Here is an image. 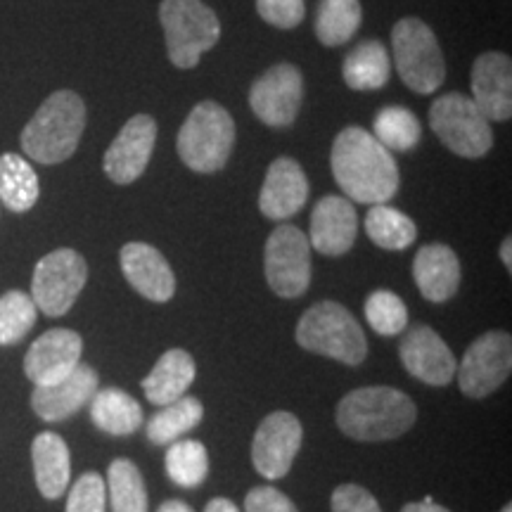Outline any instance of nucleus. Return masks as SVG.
<instances>
[{
	"label": "nucleus",
	"instance_id": "nucleus-11",
	"mask_svg": "<svg viewBox=\"0 0 512 512\" xmlns=\"http://www.w3.org/2000/svg\"><path fill=\"white\" fill-rule=\"evenodd\" d=\"M512 370V337L503 330L484 332L470 344L463 361L458 363L456 377L460 392L470 399H484L494 394L510 377Z\"/></svg>",
	"mask_w": 512,
	"mask_h": 512
},
{
	"label": "nucleus",
	"instance_id": "nucleus-19",
	"mask_svg": "<svg viewBox=\"0 0 512 512\" xmlns=\"http://www.w3.org/2000/svg\"><path fill=\"white\" fill-rule=\"evenodd\" d=\"M472 102L486 121L512 117V62L505 53H484L472 64Z\"/></svg>",
	"mask_w": 512,
	"mask_h": 512
},
{
	"label": "nucleus",
	"instance_id": "nucleus-1",
	"mask_svg": "<svg viewBox=\"0 0 512 512\" xmlns=\"http://www.w3.org/2000/svg\"><path fill=\"white\" fill-rule=\"evenodd\" d=\"M332 176L344 195L358 204H387L401 176L392 152L361 126L339 131L330 152Z\"/></svg>",
	"mask_w": 512,
	"mask_h": 512
},
{
	"label": "nucleus",
	"instance_id": "nucleus-14",
	"mask_svg": "<svg viewBox=\"0 0 512 512\" xmlns=\"http://www.w3.org/2000/svg\"><path fill=\"white\" fill-rule=\"evenodd\" d=\"M157 143V121L150 114H136L124 124L119 136L105 152V174L112 183L128 185L138 181L150 164Z\"/></svg>",
	"mask_w": 512,
	"mask_h": 512
},
{
	"label": "nucleus",
	"instance_id": "nucleus-5",
	"mask_svg": "<svg viewBox=\"0 0 512 512\" xmlns=\"http://www.w3.org/2000/svg\"><path fill=\"white\" fill-rule=\"evenodd\" d=\"M299 347L311 354L328 356L344 366H361L368 356L366 332L349 309L337 302H318L299 318Z\"/></svg>",
	"mask_w": 512,
	"mask_h": 512
},
{
	"label": "nucleus",
	"instance_id": "nucleus-9",
	"mask_svg": "<svg viewBox=\"0 0 512 512\" xmlns=\"http://www.w3.org/2000/svg\"><path fill=\"white\" fill-rule=\"evenodd\" d=\"M88 280L86 259L76 249L62 247L43 256L34 268L31 299L36 309L50 318H60L72 309Z\"/></svg>",
	"mask_w": 512,
	"mask_h": 512
},
{
	"label": "nucleus",
	"instance_id": "nucleus-44",
	"mask_svg": "<svg viewBox=\"0 0 512 512\" xmlns=\"http://www.w3.org/2000/svg\"><path fill=\"white\" fill-rule=\"evenodd\" d=\"M501 512H512V505H510V503H508V505H505V508H503V510H501Z\"/></svg>",
	"mask_w": 512,
	"mask_h": 512
},
{
	"label": "nucleus",
	"instance_id": "nucleus-12",
	"mask_svg": "<svg viewBox=\"0 0 512 512\" xmlns=\"http://www.w3.org/2000/svg\"><path fill=\"white\" fill-rule=\"evenodd\" d=\"M304 98L302 72L290 62L275 64L252 83L249 107L261 124L271 128H287L297 119Z\"/></svg>",
	"mask_w": 512,
	"mask_h": 512
},
{
	"label": "nucleus",
	"instance_id": "nucleus-20",
	"mask_svg": "<svg viewBox=\"0 0 512 512\" xmlns=\"http://www.w3.org/2000/svg\"><path fill=\"white\" fill-rule=\"evenodd\" d=\"M358 216L347 197H323L311 214L309 245L325 256H342L354 247Z\"/></svg>",
	"mask_w": 512,
	"mask_h": 512
},
{
	"label": "nucleus",
	"instance_id": "nucleus-2",
	"mask_svg": "<svg viewBox=\"0 0 512 512\" xmlns=\"http://www.w3.org/2000/svg\"><path fill=\"white\" fill-rule=\"evenodd\" d=\"M415 418V403L394 387L354 389L337 406V427L354 441L399 439Z\"/></svg>",
	"mask_w": 512,
	"mask_h": 512
},
{
	"label": "nucleus",
	"instance_id": "nucleus-37",
	"mask_svg": "<svg viewBox=\"0 0 512 512\" xmlns=\"http://www.w3.org/2000/svg\"><path fill=\"white\" fill-rule=\"evenodd\" d=\"M256 12L275 29H294L304 22V0H256Z\"/></svg>",
	"mask_w": 512,
	"mask_h": 512
},
{
	"label": "nucleus",
	"instance_id": "nucleus-39",
	"mask_svg": "<svg viewBox=\"0 0 512 512\" xmlns=\"http://www.w3.org/2000/svg\"><path fill=\"white\" fill-rule=\"evenodd\" d=\"M245 512H299L283 491L273 486H256L245 498Z\"/></svg>",
	"mask_w": 512,
	"mask_h": 512
},
{
	"label": "nucleus",
	"instance_id": "nucleus-13",
	"mask_svg": "<svg viewBox=\"0 0 512 512\" xmlns=\"http://www.w3.org/2000/svg\"><path fill=\"white\" fill-rule=\"evenodd\" d=\"M302 422L287 411L266 415L252 439V465L261 477L283 479L302 448Z\"/></svg>",
	"mask_w": 512,
	"mask_h": 512
},
{
	"label": "nucleus",
	"instance_id": "nucleus-10",
	"mask_svg": "<svg viewBox=\"0 0 512 512\" xmlns=\"http://www.w3.org/2000/svg\"><path fill=\"white\" fill-rule=\"evenodd\" d=\"M268 287L283 299H297L311 285V245L297 226H278L264 249Z\"/></svg>",
	"mask_w": 512,
	"mask_h": 512
},
{
	"label": "nucleus",
	"instance_id": "nucleus-17",
	"mask_svg": "<svg viewBox=\"0 0 512 512\" xmlns=\"http://www.w3.org/2000/svg\"><path fill=\"white\" fill-rule=\"evenodd\" d=\"M119 264L133 290L150 302L164 304L176 294V275L169 261L147 242H128L121 247Z\"/></svg>",
	"mask_w": 512,
	"mask_h": 512
},
{
	"label": "nucleus",
	"instance_id": "nucleus-4",
	"mask_svg": "<svg viewBox=\"0 0 512 512\" xmlns=\"http://www.w3.org/2000/svg\"><path fill=\"white\" fill-rule=\"evenodd\" d=\"M235 145V121L219 102L204 100L192 107L178 131L181 162L195 174H216L228 164Z\"/></svg>",
	"mask_w": 512,
	"mask_h": 512
},
{
	"label": "nucleus",
	"instance_id": "nucleus-6",
	"mask_svg": "<svg viewBox=\"0 0 512 512\" xmlns=\"http://www.w3.org/2000/svg\"><path fill=\"white\" fill-rule=\"evenodd\" d=\"M159 22L166 36L169 60L178 69L197 67L200 57L221 38L219 17L202 0H162Z\"/></svg>",
	"mask_w": 512,
	"mask_h": 512
},
{
	"label": "nucleus",
	"instance_id": "nucleus-43",
	"mask_svg": "<svg viewBox=\"0 0 512 512\" xmlns=\"http://www.w3.org/2000/svg\"><path fill=\"white\" fill-rule=\"evenodd\" d=\"M501 261L505 264L508 271H512V240L505 238L503 245H501Z\"/></svg>",
	"mask_w": 512,
	"mask_h": 512
},
{
	"label": "nucleus",
	"instance_id": "nucleus-32",
	"mask_svg": "<svg viewBox=\"0 0 512 512\" xmlns=\"http://www.w3.org/2000/svg\"><path fill=\"white\" fill-rule=\"evenodd\" d=\"M166 475L171 477V482L183 486V489H195L207 479L209 472V456L207 448L200 441L183 439L174 441L166 451L164 458Z\"/></svg>",
	"mask_w": 512,
	"mask_h": 512
},
{
	"label": "nucleus",
	"instance_id": "nucleus-40",
	"mask_svg": "<svg viewBox=\"0 0 512 512\" xmlns=\"http://www.w3.org/2000/svg\"><path fill=\"white\" fill-rule=\"evenodd\" d=\"M401 512H451V510H446L444 505H437L432 498H425V501H418V503H406L401 508Z\"/></svg>",
	"mask_w": 512,
	"mask_h": 512
},
{
	"label": "nucleus",
	"instance_id": "nucleus-21",
	"mask_svg": "<svg viewBox=\"0 0 512 512\" xmlns=\"http://www.w3.org/2000/svg\"><path fill=\"white\" fill-rule=\"evenodd\" d=\"M309 200V178L290 157H278L268 166V174L259 195V209L266 219L285 221L299 214Z\"/></svg>",
	"mask_w": 512,
	"mask_h": 512
},
{
	"label": "nucleus",
	"instance_id": "nucleus-35",
	"mask_svg": "<svg viewBox=\"0 0 512 512\" xmlns=\"http://www.w3.org/2000/svg\"><path fill=\"white\" fill-rule=\"evenodd\" d=\"M366 318L377 335L394 337L408 328V309L399 294L375 290L366 299Z\"/></svg>",
	"mask_w": 512,
	"mask_h": 512
},
{
	"label": "nucleus",
	"instance_id": "nucleus-42",
	"mask_svg": "<svg viewBox=\"0 0 512 512\" xmlns=\"http://www.w3.org/2000/svg\"><path fill=\"white\" fill-rule=\"evenodd\" d=\"M157 512H192V508L183 501H166V503L159 505Z\"/></svg>",
	"mask_w": 512,
	"mask_h": 512
},
{
	"label": "nucleus",
	"instance_id": "nucleus-36",
	"mask_svg": "<svg viewBox=\"0 0 512 512\" xmlns=\"http://www.w3.org/2000/svg\"><path fill=\"white\" fill-rule=\"evenodd\" d=\"M107 508V491L105 479L98 472H86L79 477V482L72 486L67 498V510L64 512H105Z\"/></svg>",
	"mask_w": 512,
	"mask_h": 512
},
{
	"label": "nucleus",
	"instance_id": "nucleus-29",
	"mask_svg": "<svg viewBox=\"0 0 512 512\" xmlns=\"http://www.w3.org/2000/svg\"><path fill=\"white\" fill-rule=\"evenodd\" d=\"M363 22L358 0H320L316 15V36L323 46L337 48L351 41Z\"/></svg>",
	"mask_w": 512,
	"mask_h": 512
},
{
	"label": "nucleus",
	"instance_id": "nucleus-16",
	"mask_svg": "<svg viewBox=\"0 0 512 512\" xmlns=\"http://www.w3.org/2000/svg\"><path fill=\"white\" fill-rule=\"evenodd\" d=\"M399 356L408 373L432 387H444L456 377V356L430 325L408 328L406 337L401 339Z\"/></svg>",
	"mask_w": 512,
	"mask_h": 512
},
{
	"label": "nucleus",
	"instance_id": "nucleus-24",
	"mask_svg": "<svg viewBox=\"0 0 512 512\" xmlns=\"http://www.w3.org/2000/svg\"><path fill=\"white\" fill-rule=\"evenodd\" d=\"M195 375V358L185 349H169L143 380V392L150 403L166 406L185 396L190 384L195 382Z\"/></svg>",
	"mask_w": 512,
	"mask_h": 512
},
{
	"label": "nucleus",
	"instance_id": "nucleus-34",
	"mask_svg": "<svg viewBox=\"0 0 512 512\" xmlns=\"http://www.w3.org/2000/svg\"><path fill=\"white\" fill-rule=\"evenodd\" d=\"M38 309L34 299L22 290H10L0 297V347L17 344L36 325Z\"/></svg>",
	"mask_w": 512,
	"mask_h": 512
},
{
	"label": "nucleus",
	"instance_id": "nucleus-3",
	"mask_svg": "<svg viewBox=\"0 0 512 512\" xmlns=\"http://www.w3.org/2000/svg\"><path fill=\"white\" fill-rule=\"evenodd\" d=\"M86 128V105L74 91H55L24 126L19 143L38 164H62L74 155Z\"/></svg>",
	"mask_w": 512,
	"mask_h": 512
},
{
	"label": "nucleus",
	"instance_id": "nucleus-38",
	"mask_svg": "<svg viewBox=\"0 0 512 512\" xmlns=\"http://www.w3.org/2000/svg\"><path fill=\"white\" fill-rule=\"evenodd\" d=\"M332 512H382L377 498L358 484L337 486L330 501Z\"/></svg>",
	"mask_w": 512,
	"mask_h": 512
},
{
	"label": "nucleus",
	"instance_id": "nucleus-26",
	"mask_svg": "<svg viewBox=\"0 0 512 512\" xmlns=\"http://www.w3.org/2000/svg\"><path fill=\"white\" fill-rule=\"evenodd\" d=\"M392 62H389L387 48L380 41L358 43L344 60L342 74L344 83L351 91H377L389 81Z\"/></svg>",
	"mask_w": 512,
	"mask_h": 512
},
{
	"label": "nucleus",
	"instance_id": "nucleus-25",
	"mask_svg": "<svg viewBox=\"0 0 512 512\" xmlns=\"http://www.w3.org/2000/svg\"><path fill=\"white\" fill-rule=\"evenodd\" d=\"M91 420L100 432L112 434V437H128L143 425V408L124 389H98L91 399Z\"/></svg>",
	"mask_w": 512,
	"mask_h": 512
},
{
	"label": "nucleus",
	"instance_id": "nucleus-41",
	"mask_svg": "<svg viewBox=\"0 0 512 512\" xmlns=\"http://www.w3.org/2000/svg\"><path fill=\"white\" fill-rule=\"evenodd\" d=\"M204 512H240V510H238V505H235L233 501H228V498H214V501H209Z\"/></svg>",
	"mask_w": 512,
	"mask_h": 512
},
{
	"label": "nucleus",
	"instance_id": "nucleus-15",
	"mask_svg": "<svg viewBox=\"0 0 512 512\" xmlns=\"http://www.w3.org/2000/svg\"><path fill=\"white\" fill-rule=\"evenodd\" d=\"M83 339L79 332L55 328L43 332L24 356V373L36 387L60 382L81 363Z\"/></svg>",
	"mask_w": 512,
	"mask_h": 512
},
{
	"label": "nucleus",
	"instance_id": "nucleus-8",
	"mask_svg": "<svg viewBox=\"0 0 512 512\" xmlns=\"http://www.w3.org/2000/svg\"><path fill=\"white\" fill-rule=\"evenodd\" d=\"M430 126L453 155L479 159L494 145L489 121L472 98L463 93H446L432 102Z\"/></svg>",
	"mask_w": 512,
	"mask_h": 512
},
{
	"label": "nucleus",
	"instance_id": "nucleus-18",
	"mask_svg": "<svg viewBox=\"0 0 512 512\" xmlns=\"http://www.w3.org/2000/svg\"><path fill=\"white\" fill-rule=\"evenodd\" d=\"M100 377L91 366L79 363L72 373L62 377L60 382L46 384V387H34L31 394V408L41 420L60 422L79 413L86 403L98 392Z\"/></svg>",
	"mask_w": 512,
	"mask_h": 512
},
{
	"label": "nucleus",
	"instance_id": "nucleus-33",
	"mask_svg": "<svg viewBox=\"0 0 512 512\" xmlns=\"http://www.w3.org/2000/svg\"><path fill=\"white\" fill-rule=\"evenodd\" d=\"M373 136L387 147V150L408 152L420 143L422 126L418 117L406 107H384L377 112L373 121Z\"/></svg>",
	"mask_w": 512,
	"mask_h": 512
},
{
	"label": "nucleus",
	"instance_id": "nucleus-23",
	"mask_svg": "<svg viewBox=\"0 0 512 512\" xmlns=\"http://www.w3.org/2000/svg\"><path fill=\"white\" fill-rule=\"evenodd\" d=\"M31 460H34V477L41 496L48 501L60 498L72 479L67 441L55 432H41L31 444Z\"/></svg>",
	"mask_w": 512,
	"mask_h": 512
},
{
	"label": "nucleus",
	"instance_id": "nucleus-30",
	"mask_svg": "<svg viewBox=\"0 0 512 512\" xmlns=\"http://www.w3.org/2000/svg\"><path fill=\"white\" fill-rule=\"evenodd\" d=\"M366 233L377 247L401 252V249L411 247L418 238V228L413 219L387 204H373L366 216Z\"/></svg>",
	"mask_w": 512,
	"mask_h": 512
},
{
	"label": "nucleus",
	"instance_id": "nucleus-31",
	"mask_svg": "<svg viewBox=\"0 0 512 512\" xmlns=\"http://www.w3.org/2000/svg\"><path fill=\"white\" fill-rule=\"evenodd\" d=\"M107 498L112 512H147L145 482L136 463L117 458L107 470Z\"/></svg>",
	"mask_w": 512,
	"mask_h": 512
},
{
	"label": "nucleus",
	"instance_id": "nucleus-28",
	"mask_svg": "<svg viewBox=\"0 0 512 512\" xmlns=\"http://www.w3.org/2000/svg\"><path fill=\"white\" fill-rule=\"evenodd\" d=\"M202 418L204 406L200 399H195V396H181V399L162 406V411L157 415H152L145 427L147 439L157 446L174 444V441L181 439L183 434L195 430L202 422Z\"/></svg>",
	"mask_w": 512,
	"mask_h": 512
},
{
	"label": "nucleus",
	"instance_id": "nucleus-22",
	"mask_svg": "<svg viewBox=\"0 0 512 512\" xmlns=\"http://www.w3.org/2000/svg\"><path fill=\"white\" fill-rule=\"evenodd\" d=\"M413 278L422 297L432 304L448 302L460 287V261L451 247L425 245L413 259Z\"/></svg>",
	"mask_w": 512,
	"mask_h": 512
},
{
	"label": "nucleus",
	"instance_id": "nucleus-7",
	"mask_svg": "<svg viewBox=\"0 0 512 512\" xmlns=\"http://www.w3.org/2000/svg\"><path fill=\"white\" fill-rule=\"evenodd\" d=\"M394 64L413 93L430 95L446 79V62L434 31L415 17H403L392 31Z\"/></svg>",
	"mask_w": 512,
	"mask_h": 512
},
{
	"label": "nucleus",
	"instance_id": "nucleus-27",
	"mask_svg": "<svg viewBox=\"0 0 512 512\" xmlns=\"http://www.w3.org/2000/svg\"><path fill=\"white\" fill-rule=\"evenodd\" d=\"M41 185L36 171L22 155L5 152L0 157V202L15 214H24L38 202Z\"/></svg>",
	"mask_w": 512,
	"mask_h": 512
}]
</instances>
